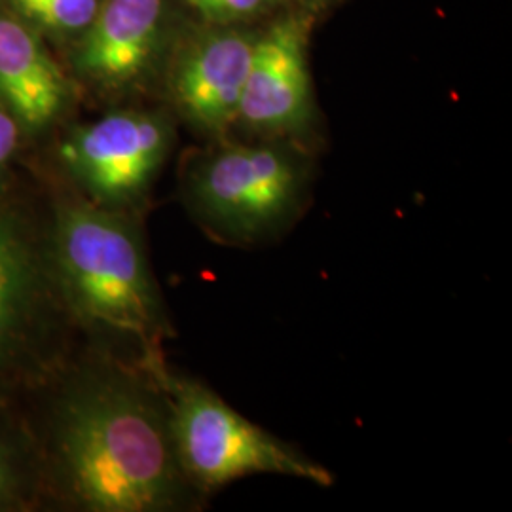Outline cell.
I'll return each mask as SVG.
<instances>
[{
	"mask_svg": "<svg viewBox=\"0 0 512 512\" xmlns=\"http://www.w3.org/2000/svg\"><path fill=\"white\" fill-rule=\"evenodd\" d=\"M156 366L78 346L18 399L37 442L46 512H181L202 505L177 459Z\"/></svg>",
	"mask_w": 512,
	"mask_h": 512,
	"instance_id": "obj_1",
	"label": "cell"
},
{
	"mask_svg": "<svg viewBox=\"0 0 512 512\" xmlns=\"http://www.w3.org/2000/svg\"><path fill=\"white\" fill-rule=\"evenodd\" d=\"M38 181L48 203L57 289L80 346L133 365H160L173 323L150 264L143 217L93 205L50 173Z\"/></svg>",
	"mask_w": 512,
	"mask_h": 512,
	"instance_id": "obj_2",
	"label": "cell"
},
{
	"mask_svg": "<svg viewBox=\"0 0 512 512\" xmlns=\"http://www.w3.org/2000/svg\"><path fill=\"white\" fill-rule=\"evenodd\" d=\"M80 346L55 281L40 181L0 198V399L18 401Z\"/></svg>",
	"mask_w": 512,
	"mask_h": 512,
	"instance_id": "obj_3",
	"label": "cell"
},
{
	"mask_svg": "<svg viewBox=\"0 0 512 512\" xmlns=\"http://www.w3.org/2000/svg\"><path fill=\"white\" fill-rule=\"evenodd\" d=\"M308 177L302 154L281 141L224 143L184 169L181 200L213 238L255 245L289 230L302 215Z\"/></svg>",
	"mask_w": 512,
	"mask_h": 512,
	"instance_id": "obj_4",
	"label": "cell"
},
{
	"mask_svg": "<svg viewBox=\"0 0 512 512\" xmlns=\"http://www.w3.org/2000/svg\"><path fill=\"white\" fill-rule=\"evenodd\" d=\"M169 406L171 435L190 486L205 497L230 482L255 475H281L332 486L334 475L293 444L247 420L207 385L156 366Z\"/></svg>",
	"mask_w": 512,
	"mask_h": 512,
	"instance_id": "obj_5",
	"label": "cell"
},
{
	"mask_svg": "<svg viewBox=\"0 0 512 512\" xmlns=\"http://www.w3.org/2000/svg\"><path fill=\"white\" fill-rule=\"evenodd\" d=\"M173 143L165 112L110 110L59 137L50 175L93 205L145 217Z\"/></svg>",
	"mask_w": 512,
	"mask_h": 512,
	"instance_id": "obj_6",
	"label": "cell"
},
{
	"mask_svg": "<svg viewBox=\"0 0 512 512\" xmlns=\"http://www.w3.org/2000/svg\"><path fill=\"white\" fill-rule=\"evenodd\" d=\"M165 0H103L74 40L71 69L93 93L118 99L148 80L162 52Z\"/></svg>",
	"mask_w": 512,
	"mask_h": 512,
	"instance_id": "obj_7",
	"label": "cell"
},
{
	"mask_svg": "<svg viewBox=\"0 0 512 512\" xmlns=\"http://www.w3.org/2000/svg\"><path fill=\"white\" fill-rule=\"evenodd\" d=\"M256 38L217 25L181 52L167 90L173 109L188 126L209 137L236 126Z\"/></svg>",
	"mask_w": 512,
	"mask_h": 512,
	"instance_id": "obj_8",
	"label": "cell"
},
{
	"mask_svg": "<svg viewBox=\"0 0 512 512\" xmlns=\"http://www.w3.org/2000/svg\"><path fill=\"white\" fill-rule=\"evenodd\" d=\"M304 31L298 19L287 18L256 38L236 126L275 141L310 126L313 109Z\"/></svg>",
	"mask_w": 512,
	"mask_h": 512,
	"instance_id": "obj_9",
	"label": "cell"
},
{
	"mask_svg": "<svg viewBox=\"0 0 512 512\" xmlns=\"http://www.w3.org/2000/svg\"><path fill=\"white\" fill-rule=\"evenodd\" d=\"M73 78L46 50L35 27L0 10V101L16 116L25 141L48 137L74 103Z\"/></svg>",
	"mask_w": 512,
	"mask_h": 512,
	"instance_id": "obj_10",
	"label": "cell"
},
{
	"mask_svg": "<svg viewBox=\"0 0 512 512\" xmlns=\"http://www.w3.org/2000/svg\"><path fill=\"white\" fill-rule=\"evenodd\" d=\"M0 512H46L37 442L8 399H0Z\"/></svg>",
	"mask_w": 512,
	"mask_h": 512,
	"instance_id": "obj_11",
	"label": "cell"
},
{
	"mask_svg": "<svg viewBox=\"0 0 512 512\" xmlns=\"http://www.w3.org/2000/svg\"><path fill=\"white\" fill-rule=\"evenodd\" d=\"M103 0H8L19 18L40 35L57 40H76L92 23Z\"/></svg>",
	"mask_w": 512,
	"mask_h": 512,
	"instance_id": "obj_12",
	"label": "cell"
},
{
	"mask_svg": "<svg viewBox=\"0 0 512 512\" xmlns=\"http://www.w3.org/2000/svg\"><path fill=\"white\" fill-rule=\"evenodd\" d=\"M25 143L16 116L0 101V198L18 181L14 167Z\"/></svg>",
	"mask_w": 512,
	"mask_h": 512,
	"instance_id": "obj_13",
	"label": "cell"
},
{
	"mask_svg": "<svg viewBox=\"0 0 512 512\" xmlns=\"http://www.w3.org/2000/svg\"><path fill=\"white\" fill-rule=\"evenodd\" d=\"M215 25H234L270 10L277 0H186Z\"/></svg>",
	"mask_w": 512,
	"mask_h": 512,
	"instance_id": "obj_14",
	"label": "cell"
}]
</instances>
